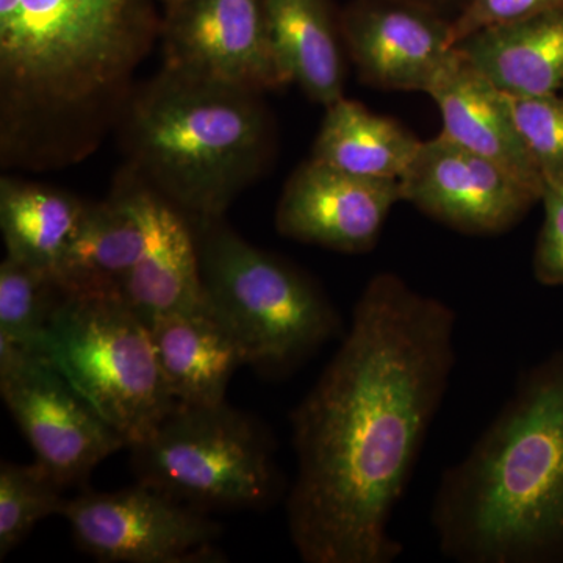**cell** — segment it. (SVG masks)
Segmentation results:
<instances>
[{"instance_id": "13", "label": "cell", "mask_w": 563, "mask_h": 563, "mask_svg": "<svg viewBox=\"0 0 563 563\" xmlns=\"http://www.w3.org/2000/svg\"><path fill=\"white\" fill-rule=\"evenodd\" d=\"M401 201L399 180L354 176L310 157L282 190L276 229L299 243L363 254L379 242L388 214Z\"/></svg>"}, {"instance_id": "23", "label": "cell", "mask_w": 563, "mask_h": 563, "mask_svg": "<svg viewBox=\"0 0 563 563\" xmlns=\"http://www.w3.org/2000/svg\"><path fill=\"white\" fill-rule=\"evenodd\" d=\"M63 487L38 462L0 466V559L22 543L44 518L60 515Z\"/></svg>"}, {"instance_id": "28", "label": "cell", "mask_w": 563, "mask_h": 563, "mask_svg": "<svg viewBox=\"0 0 563 563\" xmlns=\"http://www.w3.org/2000/svg\"><path fill=\"white\" fill-rule=\"evenodd\" d=\"M181 0H161V3L163 5V10H172L174 7L179 5Z\"/></svg>"}, {"instance_id": "11", "label": "cell", "mask_w": 563, "mask_h": 563, "mask_svg": "<svg viewBox=\"0 0 563 563\" xmlns=\"http://www.w3.org/2000/svg\"><path fill=\"white\" fill-rule=\"evenodd\" d=\"M399 185L402 201L468 235L510 231L542 199L501 166L443 133L422 141Z\"/></svg>"}, {"instance_id": "7", "label": "cell", "mask_w": 563, "mask_h": 563, "mask_svg": "<svg viewBox=\"0 0 563 563\" xmlns=\"http://www.w3.org/2000/svg\"><path fill=\"white\" fill-rule=\"evenodd\" d=\"M136 483L195 509H257L279 490L269 435L228 402L177 404L133 444Z\"/></svg>"}, {"instance_id": "10", "label": "cell", "mask_w": 563, "mask_h": 563, "mask_svg": "<svg viewBox=\"0 0 563 563\" xmlns=\"http://www.w3.org/2000/svg\"><path fill=\"white\" fill-rule=\"evenodd\" d=\"M161 41L165 68L258 92L290 84L263 0H181L163 14Z\"/></svg>"}, {"instance_id": "14", "label": "cell", "mask_w": 563, "mask_h": 563, "mask_svg": "<svg viewBox=\"0 0 563 563\" xmlns=\"http://www.w3.org/2000/svg\"><path fill=\"white\" fill-rule=\"evenodd\" d=\"M117 177L144 228L143 252L122 284L125 301L147 324L162 314L209 306L191 221L124 166Z\"/></svg>"}, {"instance_id": "22", "label": "cell", "mask_w": 563, "mask_h": 563, "mask_svg": "<svg viewBox=\"0 0 563 563\" xmlns=\"http://www.w3.org/2000/svg\"><path fill=\"white\" fill-rule=\"evenodd\" d=\"M62 292L54 273L5 255L0 265V343L44 357L47 328Z\"/></svg>"}, {"instance_id": "17", "label": "cell", "mask_w": 563, "mask_h": 563, "mask_svg": "<svg viewBox=\"0 0 563 563\" xmlns=\"http://www.w3.org/2000/svg\"><path fill=\"white\" fill-rule=\"evenodd\" d=\"M455 51L504 95H554L563 90V7L473 33Z\"/></svg>"}, {"instance_id": "29", "label": "cell", "mask_w": 563, "mask_h": 563, "mask_svg": "<svg viewBox=\"0 0 563 563\" xmlns=\"http://www.w3.org/2000/svg\"><path fill=\"white\" fill-rule=\"evenodd\" d=\"M563 91V90H562Z\"/></svg>"}, {"instance_id": "25", "label": "cell", "mask_w": 563, "mask_h": 563, "mask_svg": "<svg viewBox=\"0 0 563 563\" xmlns=\"http://www.w3.org/2000/svg\"><path fill=\"white\" fill-rule=\"evenodd\" d=\"M562 7L563 0H465L453 18L454 44L484 29L528 20Z\"/></svg>"}, {"instance_id": "2", "label": "cell", "mask_w": 563, "mask_h": 563, "mask_svg": "<svg viewBox=\"0 0 563 563\" xmlns=\"http://www.w3.org/2000/svg\"><path fill=\"white\" fill-rule=\"evenodd\" d=\"M154 0H0V165L47 173L117 129L162 36Z\"/></svg>"}, {"instance_id": "20", "label": "cell", "mask_w": 563, "mask_h": 563, "mask_svg": "<svg viewBox=\"0 0 563 563\" xmlns=\"http://www.w3.org/2000/svg\"><path fill=\"white\" fill-rule=\"evenodd\" d=\"M421 143L398 121L343 96L325 107L312 158L354 176L399 180Z\"/></svg>"}, {"instance_id": "8", "label": "cell", "mask_w": 563, "mask_h": 563, "mask_svg": "<svg viewBox=\"0 0 563 563\" xmlns=\"http://www.w3.org/2000/svg\"><path fill=\"white\" fill-rule=\"evenodd\" d=\"M80 550L103 563L221 562L220 525L203 510L136 483L118 492H85L63 504Z\"/></svg>"}, {"instance_id": "12", "label": "cell", "mask_w": 563, "mask_h": 563, "mask_svg": "<svg viewBox=\"0 0 563 563\" xmlns=\"http://www.w3.org/2000/svg\"><path fill=\"white\" fill-rule=\"evenodd\" d=\"M340 27L362 80L383 90L428 95L455 57L453 20L410 0H352Z\"/></svg>"}, {"instance_id": "5", "label": "cell", "mask_w": 563, "mask_h": 563, "mask_svg": "<svg viewBox=\"0 0 563 563\" xmlns=\"http://www.w3.org/2000/svg\"><path fill=\"white\" fill-rule=\"evenodd\" d=\"M191 224L207 299L250 365L287 372L340 332L335 307L301 269L246 242L224 218Z\"/></svg>"}, {"instance_id": "19", "label": "cell", "mask_w": 563, "mask_h": 563, "mask_svg": "<svg viewBox=\"0 0 563 563\" xmlns=\"http://www.w3.org/2000/svg\"><path fill=\"white\" fill-rule=\"evenodd\" d=\"M277 58L290 84L329 107L344 96L340 14L328 0H263Z\"/></svg>"}, {"instance_id": "9", "label": "cell", "mask_w": 563, "mask_h": 563, "mask_svg": "<svg viewBox=\"0 0 563 563\" xmlns=\"http://www.w3.org/2000/svg\"><path fill=\"white\" fill-rule=\"evenodd\" d=\"M0 393L36 461L63 488L128 446L47 358L0 343Z\"/></svg>"}, {"instance_id": "18", "label": "cell", "mask_w": 563, "mask_h": 563, "mask_svg": "<svg viewBox=\"0 0 563 563\" xmlns=\"http://www.w3.org/2000/svg\"><path fill=\"white\" fill-rule=\"evenodd\" d=\"M143 247V222L131 192L117 177L107 199L88 202L54 274L66 291L121 292Z\"/></svg>"}, {"instance_id": "24", "label": "cell", "mask_w": 563, "mask_h": 563, "mask_svg": "<svg viewBox=\"0 0 563 563\" xmlns=\"http://www.w3.org/2000/svg\"><path fill=\"white\" fill-rule=\"evenodd\" d=\"M507 96V95H506ZM514 120L544 188L563 185V98L559 92L543 96H507Z\"/></svg>"}, {"instance_id": "27", "label": "cell", "mask_w": 563, "mask_h": 563, "mask_svg": "<svg viewBox=\"0 0 563 563\" xmlns=\"http://www.w3.org/2000/svg\"><path fill=\"white\" fill-rule=\"evenodd\" d=\"M410 2L421 3V5L429 7V9H433L439 11V13H446V10L457 9L461 11L463 3L465 0H410Z\"/></svg>"}, {"instance_id": "6", "label": "cell", "mask_w": 563, "mask_h": 563, "mask_svg": "<svg viewBox=\"0 0 563 563\" xmlns=\"http://www.w3.org/2000/svg\"><path fill=\"white\" fill-rule=\"evenodd\" d=\"M44 357L128 448L143 442L177 406L150 325L121 292L63 290L47 328Z\"/></svg>"}, {"instance_id": "21", "label": "cell", "mask_w": 563, "mask_h": 563, "mask_svg": "<svg viewBox=\"0 0 563 563\" xmlns=\"http://www.w3.org/2000/svg\"><path fill=\"white\" fill-rule=\"evenodd\" d=\"M88 202L49 185L3 176L0 229L7 255L55 272L79 229Z\"/></svg>"}, {"instance_id": "15", "label": "cell", "mask_w": 563, "mask_h": 563, "mask_svg": "<svg viewBox=\"0 0 563 563\" xmlns=\"http://www.w3.org/2000/svg\"><path fill=\"white\" fill-rule=\"evenodd\" d=\"M428 95L442 114L443 135L501 166L542 198L543 179L518 131L509 99L457 51Z\"/></svg>"}, {"instance_id": "1", "label": "cell", "mask_w": 563, "mask_h": 563, "mask_svg": "<svg viewBox=\"0 0 563 563\" xmlns=\"http://www.w3.org/2000/svg\"><path fill=\"white\" fill-rule=\"evenodd\" d=\"M446 302L379 273L363 288L342 344L291 413L292 547L306 563H391V536L455 366Z\"/></svg>"}, {"instance_id": "26", "label": "cell", "mask_w": 563, "mask_h": 563, "mask_svg": "<svg viewBox=\"0 0 563 563\" xmlns=\"http://www.w3.org/2000/svg\"><path fill=\"white\" fill-rule=\"evenodd\" d=\"M543 224L533 251V276L547 287H563V185L543 190Z\"/></svg>"}, {"instance_id": "4", "label": "cell", "mask_w": 563, "mask_h": 563, "mask_svg": "<svg viewBox=\"0 0 563 563\" xmlns=\"http://www.w3.org/2000/svg\"><path fill=\"white\" fill-rule=\"evenodd\" d=\"M114 133L124 168L191 221L224 218L276 152L263 92L165 66L136 84Z\"/></svg>"}, {"instance_id": "3", "label": "cell", "mask_w": 563, "mask_h": 563, "mask_svg": "<svg viewBox=\"0 0 563 563\" xmlns=\"http://www.w3.org/2000/svg\"><path fill=\"white\" fill-rule=\"evenodd\" d=\"M431 525L459 563L563 562V347L521 374L468 454L444 470Z\"/></svg>"}, {"instance_id": "16", "label": "cell", "mask_w": 563, "mask_h": 563, "mask_svg": "<svg viewBox=\"0 0 563 563\" xmlns=\"http://www.w3.org/2000/svg\"><path fill=\"white\" fill-rule=\"evenodd\" d=\"M147 325L166 387L177 404L225 401L233 374L250 365L243 344L210 303L192 312L162 314Z\"/></svg>"}]
</instances>
